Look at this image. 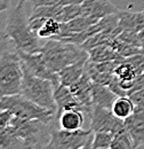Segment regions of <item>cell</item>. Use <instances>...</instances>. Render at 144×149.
<instances>
[{
    "instance_id": "1",
    "label": "cell",
    "mask_w": 144,
    "mask_h": 149,
    "mask_svg": "<svg viewBox=\"0 0 144 149\" xmlns=\"http://www.w3.org/2000/svg\"><path fill=\"white\" fill-rule=\"evenodd\" d=\"M5 33L18 52L38 53L41 51L42 44L39 40L40 38L30 28L29 17L26 16L23 3H17L8 15Z\"/></svg>"
},
{
    "instance_id": "2",
    "label": "cell",
    "mask_w": 144,
    "mask_h": 149,
    "mask_svg": "<svg viewBox=\"0 0 144 149\" xmlns=\"http://www.w3.org/2000/svg\"><path fill=\"white\" fill-rule=\"evenodd\" d=\"M48 68L58 74L62 69L73 63L88 60V52L79 45L64 42L58 39H47L41 51Z\"/></svg>"
},
{
    "instance_id": "3",
    "label": "cell",
    "mask_w": 144,
    "mask_h": 149,
    "mask_svg": "<svg viewBox=\"0 0 144 149\" xmlns=\"http://www.w3.org/2000/svg\"><path fill=\"white\" fill-rule=\"evenodd\" d=\"M24 69L17 51H6L0 57V99L21 94Z\"/></svg>"
},
{
    "instance_id": "4",
    "label": "cell",
    "mask_w": 144,
    "mask_h": 149,
    "mask_svg": "<svg viewBox=\"0 0 144 149\" xmlns=\"http://www.w3.org/2000/svg\"><path fill=\"white\" fill-rule=\"evenodd\" d=\"M0 109L13 112L14 116L23 119H38L47 124H52L57 112L42 108L32 102L23 94H16L0 99Z\"/></svg>"
},
{
    "instance_id": "5",
    "label": "cell",
    "mask_w": 144,
    "mask_h": 149,
    "mask_svg": "<svg viewBox=\"0 0 144 149\" xmlns=\"http://www.w3.org/2000/svg\"><path fill=\"white\" fill-rule=\"evenodd\" d=\"M23 69H24V76H23L21 94H23L25 97L37 103L38 106L57 112L54 99V83L48 79L33 76L24 67Z\"/></svg>"
},
{
    "instance_id": "6",
    "label": "cell",
    "mask_w": 144,
    "mask_h": 149,
    "mask_svg": "<svg viewBox=\"0 0 144 149\" xmlns=\"http://www.w3.org/2000/svg\"><path fill=\"white\" fill-rule=\"evenodd\" d=\"M94 132L90 130L66 131L62 129L52 130L47 149H81L91 142Z\"/></svg>"
},
{
    "instance_id": "7",
    "label": "cell",
    "mask_w": 144,
    "mask_h": 149,
    "mask_svg": "<svg viewBox=\"0 0 144 149\" xmlns=\"http://www.w3.org/2000/svg\"><path fill=\"white\" fill-rule=\"evenodd\" d=\"M113 74L118 78L121 88L128 96V93L133 88L136 79L144 74V55L137 54L124 57Z\"/></svg>"
},
{
    "instance_id": "8",
    "label": "cell",
    "mask_w": 144,
    "mask_h": 149,
    "mask_svg": "<svg viewBox=\"0 0 144 149\" xmlns=\"http://www.w3.org/2000/svg\"><path fill=\"white\" fill-rule=\"evenodd\" d=\"M125 120L118 118L111 109L94 106L90 113V130L117 134L125 130Z\"/></svg>"
},
{
    "instance_id": "9",
    "label": "cell",
    "mask_w": 144,
    "mask_h": 149,
    "mask_svg": "<svg viewBox=\"0 0 144 149\" xmlns=\"http://www.w3.org/2000/svg\"><path fill=\"white\" fill-rule=\"evenodd\" d=\"M18 55L22 60V63H23V67L33 76L37 77H40V78H44V79H48L54 83V85L56 86L57 84H60V80H58V74L56 72H53L45 58L41 52H38V53H23V52H18Z\"/></svg>"
},
{
    "instance_id": "10",
    "label": "cell",
    "mask_w": 144,
    "mask_h": 149,
    "mask_svg": "<svg viewBox=\"0 0 144 149\" xmlns=\"http://www.w3.org/2000/svg\"><path fill=\"white\" fill-rule=\"evenodd\" d=\"M119 9L110 0H86L81 3V16L93 19H104L117 14Z\"/></svg>"
},
{
    "instance_id": "11",
    "label": "cell",
    "mask_w": 144,
    "mask_h": 149,
    "mask_svg": "<svg viewBox=\"0 0 144 149\" xmlns=\"http://www.w3.org/2000/svg\"><path fill=\"white\" fill-rule=\"evenodd\" d=\"M125 127L129 133L135 148L144 145V107L135 106L134 112L125 119Z\"/></svg>"
},
{
    "instance_id": "12",
    "label": "cell",
    "mask_w": 144,
    "mask_h": 149,
    "mask_svg": "<svg viewBox=\"0 0 144 149\" xmlns=\"http://www.w3.org/2000/svg\"><path fill=\"white\" fill-rule=\"evenodd\" d=\"M70 90L74 96L78 99V101L82 104L85 108V112L90 115L93 110V96H91V90H93V80L87 74V71L84 76L73 85L70 86Z\"/></svg>"
},
{
    "instance_id": "13",
    "label": "cell",
    "mask_w": 144,
    "mask_h": 149,
    "mask_svg": "<svg viewBox=\"0 0 144 149\" xmlns=\"http://www.w3.org/2000/svg\"><path fill=\"white\" fill-rule=\"evenodd\" d=\"M54 99L56 108H57V116L63 110H70V109H77V110L85 112V108L82 107V104L74 96L70 87L65 85L57 84L55 86Z\"/></svg>"
},
{
    "instance_id": "14",
    "label": "cell",
    "mask_w": 144,
    "mask_h": 149,
    "mask_svg": "<svg viewBox=\"0 0 144 149\" xmlns=\"http://www.w3.org/2000/svg\"><path fill=\"white\" fill-rule=\"evenodd\" d=\"M100 19H93V17H86V16H78L75 19H71L66 23H62V29H61V33L58 37L55 39L62 40L68 37H71L74 35L81 33L84 31H86L89 26L93 24H95L96 22H98Z\"/></svg>"
},
{
    "instance_id": "15",
    "label": "cell",
    "mask_w": 144,
    "mask_h": 149,
    "mask_svg": "<svg viewBox=\"0 0 144 149\" xmlns=\"http://www.w3.org/2000/svg\"><path fill=\"white\" fill-rule=\"evenodd\" d=\"M119 26L123 31L129 32H141L144 30V14L143 12H129L119 10Z\"/></svg>"
},
{
    "instance_id": "16",
    "label": "cell",
    "mask_w": 144,
    "mask_h": 149,
    "mask_svg": "<svg viewBox=\"0 0 144 149\" xmlns=\"http://www.w3.org/2000/svg\"><path fill=\"white\" fill-rule=\"evenodd\" d=\"M91 96H93V106H97V107H102V108H107V109L112 108L114 101L118 97V95L109 86L97 84L94 81H93Z\"/></svg>"
},
{
    "instance_id": "17",
    "label": "cell",
    "mask_w": 144,
    "mask_h": 149,
    "mask_svg": "<svg viewBox=\"0 0 144 149\" xmlns=\"http://www.w3.org/2000/svg\"><path fill=\"white\" fill-rule=\"evenodd\" d=\"M58 125L60 129L66 131L81 130L85 123L84 112L77 109L63 110L58 116Z\"/></svg>"
},
{
    "instance_id": "18",
    "label": "cell",
    "mask_w": 144,
    "mask_h": 149,
    "mask_svg": "<svg viewBox=\"0 0 144 149\" xmlns=\"http://www.w3.org/2000/svg\"><path fill=\"white\" fill-rule=\"evenodd\" d=\"M87 61L88 60L80 61V62L73 63L71 65H68L64 69H62L57 74H58L60 84L70 87L74 83H77L84 76V74L86 72V63H87Z\"/></svg>"
},
{
    "instance_id": "19",
    "label": "cell",
    "mask_w": 144,
    "mask_h": 149,
    "mask_svg": "<svg viewBox=\"0 0 144 149\" xmlns=\"http://www.w3.org/2000/svg\"><path fill=\"white\" fill-rule=\"evenodd\" d=\"M0 149H30L25 141L16 133V131L9 126L0 132Z\"/></svg>"
},
{
    "instance_id": "20",
    "label": "cell",
    "mask_w": 144,
    "mask_h": 149,
    "mask_svg": "<svg viewBox=\"0 0 144 149\" xmlns=\"http://www.w3.org/2000/svg\"><path fill=\"white\" fill-rule=\"evenodd\" d=\"M123 58L119 55L113 47H111L110 45H101V46H96L94 48H91L88 51V60L90 62H95V63H100V62H109V61H114V60H119Z\"/></svg>"
},
{
    "instance_id": "21",
    "label": "cell",
    "mask_w": 144,
    "mask_h": 149,
    "mask_svg": "<svg viewBox=\"0 0 144 149\" xmlns=\"http://www.w3.org/2000/svg\"><path fill=\"white\" fill-rule=\"evenodd\" d=\"M111 110L113 111V113L118 118L125 120V119H127L134 112V110H135V104L129 99V96H118L117 100L114 101Z\"/></svg>"
},
{
    "instance_id": "22",
    "label": "cell",
    "mask_w": 144,
    "mask_h": 149,
    "mask_svg": "<svg viewBox=\"0 0 144 149\" xmlns=\"http://www.w3.org/2000/svg\"><path fill=\"white\" fill-rule=\"evenodd\" d=\"M78 16H81V5H71L60 7L56 13L55 19H57L61 23H66Z\"/></svg>"
},
{
    "instance_id": "23",
    "label": "cell",
    "mask_w": 144,
    "mask_h": 149,
    "mask_svg": "<svg viewBox=\"0 0 144 149\" xmlns=\"http://www.w3.org/2000/svg\"><path fill=\"white\" fill-rule=\"evenodd\" d=\"M111 47H113V49L121 56V57H129V56L133 55H137V54H142L141 53V49L138 47H135V46H132L127 42H124L123 40L116 38L111 45Z\"/></svg>"
},
{
    "instance_id": "24",
    "label": "cell",
    "mask_w": 144,
    "mask_h": 149,
    "mask_svg": "<svg viewBox=\"0 0 144 149\" xmlns=\"http://www.w3.org/2000/svg\"><path fill=\"white\" fill-rule=\"evenodd\" d=\"M111 149H136L134 142L129 135L127 130H123L121 132L113 135V140L111 143Z\"/></svg>"
},
{
    "instance_id": "25",
    "label": "cell",
    "mask_w": 144,
    "mask_h": 149,
    "mask_svg": "<svg viewBox=\"0 0 144 149\" xmlns=\"http://www.w3.org/2000/svg\"><path fill=\"white\" fill-rule=\"evenodd\" d=\"M112 133L108 132H94V136L91 140V149H101V148H110L112 140H113Z\"/></svg>"
},
{
    "instance_id": "26",
    "label": "cell",
    "mask_w": 144,
    "mask_h": 149,
    "mask_svg": "<svg viewBox=\"0 0 144 149\" xmlns=\"http://www.w3.org/2000/svg\"><path fill=\"white\" fill-rule=\"evenodd\" d=\"M86 0H35L33 6H53V7H65L71 5H81Z\"/></svg>"
},
{
    "instance_id": "27",
    "label": "cell",
    "mask_w": 144,
    "mask_h": 149,
    "mask_svg": "<svg viewBox=\"0 0 144 149\" xmlns=\"http://www.w3.org/2000/svg\"><path fill=\"white\" fill-rule=\"evenodd\" d=\"M117 38L120 39V40H123L124 42H127V44H129L132 46H135V47H138L140 48V37H138V33H136V32L123 31Z\"/></svg>"
},
{
    "instance_id": "28",
    "label": "cell",
    "mask_w": 144,
    "mask_h": 149,
    "mask_svg": "<svg viewBox=\"0 0 144 149\" xmlns=\"http://www.w3.org/2000/svg\"><path fill=\"white\" fill-rule=\"evenodd\" d=\"M13 117H14V115L12 111L6 110V109H0V132L6 130L9 126Z\"/></svg>"
},
{
    "instance_id": "29",
    "label": "cell",
    "mask_w": 144,
    "mask_h": 149,
    "mask_svg": "<svg viewBox=\"0 0 144 149\" xmlns=\"http://www.w3.org/2000/svg\"><path fill=\"white\" fill-rule=\"evenodd\" d=\"M128 96H129V99L134 102L135 106H137V107H144V87L142 90H140V91H137V92H135V93L130 94V95H128Z\"/></svg>"
},
{
    "instance_id": "30",
    "label": "cell",
    "mask_w": 144,
    "mask_h": 149,
    "mask_svg": "<svg viewBox=\"0 0 144 149\" xmlns=\"http://www.w3.org/2000/svg\"><path fill=\"white\" fill-rule=\"evenodd\" d=\"M9 38L6 36V33H5V31L2 32V31H0V57L1 55L6 52V51H8L9 49Z\"/></svg>"
},
{
    "instance_id": "31",
    "label": "cell",
    "mask_w": 144,
    "mask_h": 149,
    "mask_svg": "<svg viewBox=\"0 0 144 149\" xmlns=\"http://www.w3.org/2000/svg\"><path fill=\"white\" fill-rule=\"evenodd\" d=\"M10 1H12V0H0V13L9 8Z\"/></svg>"
},
{
    "instance_id": "32",
    "label": "cell",
    "mask_w": 144,
    "mask_h": 149,
    "mask_svg": "<svg viewBox=\"0 0 144 149\" xmlns=\"http://www.w3.org/2000/svg\"><path fill=\"white\" fill-rule=\"evenodd\" d=\"M138 37H140V48H141V53L144 55V30L141 32H138Z\"/></svg>"
},
{
    "instance_id": "33",
    "label": "cell",
    "mask_w": 144,
    "mask_h": 149,
    "mask_svg": "<svg viewBox=\"0 0 144 149\" xmlns=\"http://www.w3.org/2000/svg\"><path fill=\"white\" fill-rule=\"evenodd\" d=\"M90 145H91V142H89V143H87V145H86L85 147H82L81 149H91V146H90Z\"/></svg>"
},
{
    "instance_id": "34",
    "label": "cell",
    "mask_w": 144,
    "mask_h": 149,
    "mask_svg": "<svg viewBox=\"0 0 144 149\" xmlns=\"http://www.w3.org/2000/svg\"><path fill=\"white\" fill-rule=\"evenodd\" d=\"M28 1H30V0H18V3H25V2H28Z\"/></svg>"
},
{
    "instance_id": "35",
    "label": "cell",
    "mask_w": 144,
    "mask_h": 149,
    "mask_svg": "<svg viewBox=\"0 0 144 149\" xmlns=\"http://www.w3.org/2000/svg\"><path fill=\"white\" fill-rule=\"evenodd\" d=\"M101 149H111V148H101Z\"/></svg>"
},
{
    "instance_id": "36",
    "label": "cell",
    "mask_w": 144,
    "mask_h": 149,
    "mask_svg": "<svg viewBox=\"0 0 144 149\" xmlns=\"http://www.w3.org/2000/svg\"><path fill=\"white\" fill-rule=\"evenodd\" d=\"M41 149H47V148H41Z\"/></svg>"
},
{
    "instance_id": "37",
    "label": "cell",
    "mask_w": 144,
    "mask_h": 149,
    "mask_svg": "<svg viewBox=\"0 0 144 149\" xmlns=\"http://www.w3.org/2000/svg\"><path fill=\"white\" fill-rule=\"evenodd\" d=\"M143 14H144V9H143Z\"/></svg>"
}]
</instances>
